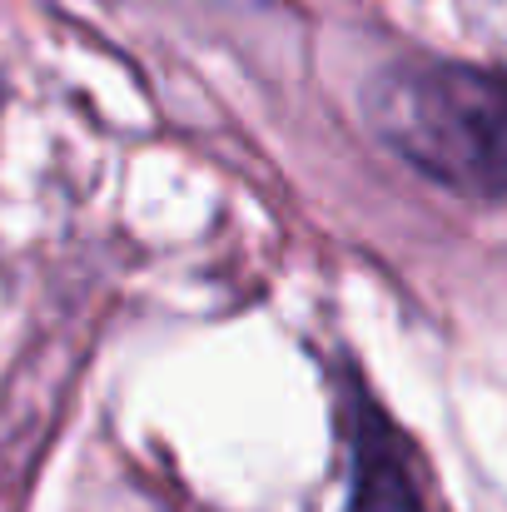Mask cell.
Returning a JSON list of instances; mask_svg holds the SVG:
<instances>
[{"mask_svg":"<svg viewBox=\"0 0 507 512\" xmlns=\"http://www.w3.org/2000/svg\"><path fill=\"white\" fill-rule=\"evenodd\" d=\"M358 105L373 140L403 165L463 194L507 199V75L453 60L383 65Z\"/></svg>","mask_w":507,"mask_h":512,"instance_id":"6da1fadb","label":"cell"},{"mask_svg":"<svg viewBox=\"0 0 507 512\" xmlns=\"http://www.w3.org/2000/svg\"><path fill=\"white\" fill-rule=\"evenodd\" d=\"M343 443H348V512H423L413 473L393 443V428L373 403L343 393Z\"/></svg>","mask_w":507,"mask_h":512,"instance_id":"7a4b0ae2","label":"cell"}]
</instances>
